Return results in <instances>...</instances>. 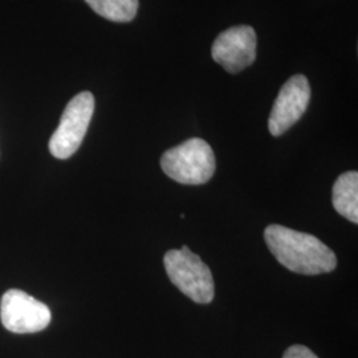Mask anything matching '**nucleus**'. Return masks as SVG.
I'll return each mask as SVG.
<instances>
[{"label":"nucleus","instance_id":"obj_1","mask_svg":"<svg viewBox=\"0 0 358 358\" xmlns=\"http://www.w3.org/2000/svg\"><path fill=\"white\" fill-rule=\"evenodd\" d=\"M269 251L285 268L300 275L332 272L337 259L332 250L310 234L271 224L264 231Z\"/></svg>","mask_w":358,"mask_h":358},{"label":"nucleus","instance_id":"obj_2","mask_svg":"<svg viewBox=\"0 0 358 358\" xmlns=\"http://www.w3.org/2000/svg\"><path fill=\"white\" fill-rule=\"evenodd\" d=\"M167 177L182 185H203L213 178L217 162L211 146L202 138H190L169 149L161 158Z\"/></svg>","mask_w":358,"mask_h":358},{"label":"nucleus","instance_id":"obj_3","mask_svg":"<svg viewBox=\"0 0 358 358\" xmlns=\"http://www.w3.org/2000/svg\"><path fill=\"white\" fill-rule=\"evenodd\" d=\"M164 263L170 282L182 294L199 304L213 301L215 294L213 273L202 259L192 252L187 245L166 252Z\"/></svg>","mask_w":358,"mask_h":358},{"label":"nucleus","instance_id":"obj_4","mask_svg":"<svg viewBox=\"0 0 358 358\" xmlns=\"http://www.w3.org/2000/svg\"><path fill=\"white\" fill-rule=\"evenodd\" d=\"M93 112L94 97L90 92H81L68 103L50 140V152L55 158L68 159L76 153L88 131Z\"/></svg>","mask_w":358,"mask_h":358},{"label":"nucleus","instance_id":"obj_5","mask_svg":"<svg viewBox=\"0 0 358 358\" xmlns=\"http://www.w3.org/2000/svg\"><path fill=\"white\" fill-rule=\"evenodd\" d=\"M50 308L20 289H10L0 301V320L13 333H36L51 322Z\"/></svg>","mask_w":358,"mask_h":358},{"label":"nucleus","instance_id":"obj_6","mask_svg":"<svg viewBox=\"0 0 358 358\" xmlns=\"http://www.w3.org/2000/svg\"><path fill=\"white\" fill-rule=\"evenodd\" d=\"M256 47L257 40L252 27H231L215 38L211 56L215 63L235 75L255 63Z\"/></svg>","mask_w":358,"mask_h":358},{"label":"nucleus","instance_id":"obj_7","mask_svg":"<svg viewBox=\"0 0 358 358\" xmlns=\"http://www.w3.org/2000/svg\"><path fill=\"white\" fill-rule=\"evenodd\" d=\"M310 101V85L304 75L291 77L279 92L268 120L273 137L284 134L303 117Z\"/></svg>","mask_w":358,"mask_h":358},{"label":"nucleus","instance_id":"obj_8","mask_svg":"<svg viewBox=\"0 0 358 358\" xmlns=\"http://www.w3.org/2000/svg\"><path fill=\"white\" fill-rule=\"evenodd\" d=\"M333 206L340 215L358 223L357 171H346L334 182Z\"/></svg>","mask_w":358,"mask_h":358},{"label":"nucleus","instance_id":"obj_9","mask_svg":"<svg viewBox=\"0 0 358 358\" xmlns=\"http://www.w3.org/2000/svg\"><path fill=\"white\" fill-rule=\"evenodd\" d=\"M90 8L115 23L131 22L138 11V0H85Z\"/></svg>","mask_w":358,"mask_h":358},{"label":"nucleus","instance_id":"obj_10","mask_svg":"<svg viewBox=\"0 0 358 358\" xmlns=\"http://www.w3.org/2000/svg\"><path fill=\"white\" fill-rule=\"evenodd\" d=\"M282 358H319L307 346L294 345L288 348Z\"/></svg>","mask_w":358,"mask_h":358}]
</instances>
